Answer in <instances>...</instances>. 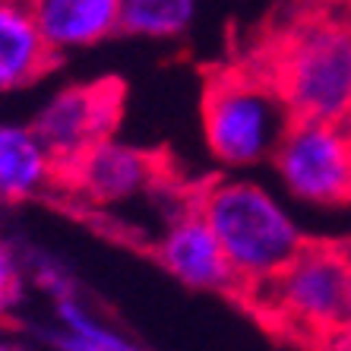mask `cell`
Instances as JSON below:
<instances>
[{
	"label": "cell",
	"instance_id": "obj_1",
	"mask_svg": "<svg viewBox=\"0 0 351 351\" xmlns=\"http://www.w3.org/2000/svg\"><path fill=\"white\" fill-rule=\"evenodd\" d=\"M282 101L288 121L351 117V10L298 0L234 58Z\"/></svg>",
	"mask_w": 351,
	"mask_h": 351
},
{
	"label": "cell",
	"instance_id": "obj_12",
	"mask_svg": "<svg viewBox=\"0 0 351 351\" xmlns=\"http://www.w3.org/2000/svg\"><path fill=\"white\" fill-rule=\"evenodd\" d=\"M121 29L133 35H178L193 16V0H117Z\"/></svg>",
	"mask_w": 351,
	"mask_h": 351
},
{
	"label": "cell",
	"instance_id": "obj_15",
	"mask_svg": "<svg viewBox=\"0 0 351 351\" xmlns=\"http://www.w3.org/2000/svg\"><path fill=\"white\" fill-rule=\"evenodd\" d=\"M345 351H351V282H348V332H345Z\"/></svg>",
	"mask_w": 351,
	"mask_h": 351
},
{
	"label": "cell",
	"instance_id": "obj_14",
	"mask_svg": "<svg viewBox=\"0 0 351 351\" xmlns=\"http://www.w3.org/2000/svg\"><path fill=\"white\" fill-rule=\"evenodd\" d=\"M19 298V276H16V266L10 260L7 247L0 244V313L13 307Z\"/></svg>",
	"mask_w": 351,
	"mask_h": 351
},
{
	"label": "cell",
	"instance_id": "obj_10",
	"mask_svg": "<svg viewBox=\"0 0 351 351\" xmlns=\"http://www.w3.org/2000/svg\"><path fill=\"white\" fill-rule=\"evenodd\" d=\"M58 51L86 48L121 29L117 0H16Z\"/></svg>",
	"mask_w": 351,
	"mask_h": 351
},
{
	"label": "cell",
	"instance_id": "obj_13",
	"mask_svg": "<svg viewBox=\"0 0 351 351\" xmlns=\"http://www.w3.org/2000/svg\"><path fill=\"white\" fill-rule=\"evenodd\" d=\"M64 319L66 326H70V335L60 339V348L64 351H133L127 342H121L114 332H108V329L95 326L89 317L70 304H64Z\"/></svg>",
	"mask_w": 351,
	"mask_h": 351
},
{
	"label": "cell",
	"instance_id": "obj_7",
	"mask_svg": "<svg viewBox=\"0 0 351 351\" xmlns=\"http://www.w3.org/2000/svg\"><path fill=\"white\" fill-rule=\"evenodd\" d=\"M123 111H127V82L117 76H98L58 92L29 130L51 165L114 139Z\"/></svg>",
	"mask_w": 351,
	"mask_h": 351
},
{
	"label": "cell",
	"instance_id": "obj_2",
	"mask_svg": "<svg viewBox=\"0 0 351 351\" xmlns=\"http://www.w3.org/2000/svg\"><path fill=\"white\" fill-rule=\"evenodd\" d=\"M351 250L304 237L288 263L244 288L234 301L278 342L304 351H345Z\"/></svg>",
	"mask_w": 351,
	"mask_h": 351
},
{
	"label": "cell",
	"instance_id": "obj_3",
	"mask_svg": "<svg viewBox=\"0 0 351 351\" xmlns=\"http://www.w3.org/2000/svg\"><path fill=\"white\" fill-rule=\"evenodd\" d=\"M184 193L213 228L221 254L234 272L231 298L272 276L282 263L291 260L304 241L294 221L256 184L213 178L193 184Z\"/></svg>",
	"mask_w": 351,
	"mask_h": 351
},
{
	"label": "cell",
	"instance_id": "obj_11",
	"mask_svg": "<svg viewBox=\"0 0 351 351\" xmlns=\"http://www.w3.org/2000/svg\"><path fill=\"white\" fill-rule=\"evenodd\" d=\"M48 180V156L32 130L0 127V199L19 203Z\"/></svg>",
	"mask_w": 351,
	"mask_h": 351
},
{
	"label": "cell",
	"instance_id": "obj_9",
	"mask_svg": "<svg viewBox=\"0 0 351 351\" xmlns=\"http://www.w3.org/2000/svg\"><path fill=\"white\" fill-rule=\"evenodd\" d=\"M60 60V51L35 29L16 0H0V92L41 82Z\"/></svg>",
	"mask_w": 351,
	"mask_h": 351
},
{
	"label": "cell",
	"instance_id": "obj_8",
	"mask_svg": "<svg viewBox=\"0 0 351 351\" xmlns=\"http://www.w3.org/2000/svg\"><path fill=\"white\" fill-rule=\"evenodd\" d=\"M156 256L162 260L165 269L187 285L234 294V272L221 254V244L215 241L203 215L196 213V206L187 199V193H184L180 215L158 241Z\"/></svg>",
	"mask_w": 351,
	"mask_h": 351
},
{
	"label": "cell",
	"instance_id": "obj_5",
	"mask_svg": "<svg viewBox=\"0 0 351 351\" xmlns=\"http://www.w3.org/2000/svg\"><path fill=\"white\" fill-rule=\"evenodd\" d=\"M272 152L294 196L319 206H351V117L291 121Z\"/></svg>",
	"mask_w": 351,
	"mask_h": 351
},
{
	"label": "cell",
	"instance_id": "obj_4",
	"mask_svg": "<svg viewBox=\"0 0 351 351\" xmlns=\"http://www.w3.org/2000/svg\"><path fill=\"white\" fill-rule=\"evenodd\" d=\"M199 111L206 143L225 165L260 162L291 123L282 101L237 60L203 70Z\"/></svg>",
	"mask_w": 351,
	"mask_h": 351
},
{
	"label": "cell",
	"instance_id": "obj_6",
	"mask_svg": "<svg viewBox=\"0 0 351 351\" xmlns=\"http://www.w3.org/2000/svg\"><path fill=\"white\" fill-rule=\"evenodd\" d=\"M48 184L82 203H117L143 190L178 184V168L156 149L117 146L114 139L98 143L73 158L48 165Z\"/></svg>",
	"mask_w": 351,
	"mask_h": 351
},
{
	"label": "cell",
	"instance_id": "obj_16",
	"mask_svg": "<svg viewBox=\"0 0 351 351\" xmlns=\"http://www.w3.org/2000/svg\"><path fill=\"white\" fill-rule=\"evenodd\" d=\"M0 351H13V348H3V345H0Z\"/></svg>",
	"mask_w": 351,
	"mask_h": 351
}]
</instances>
